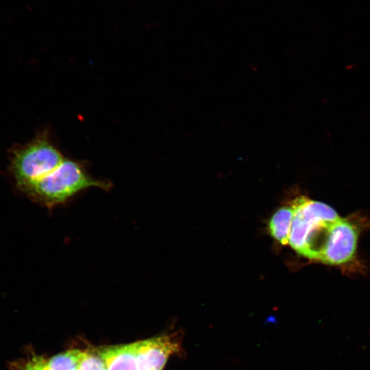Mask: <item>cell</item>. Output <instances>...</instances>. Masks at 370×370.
Masks as SVG:
<instances>
[{
  "label": "cell",
  "instance_id": "277c9868",
  "mask_svg": "<svg viewBox=\"0 0 370 370\" xmlns=\"http://www.w3.org/2000/svg\"><path fill=\"white\" fill-rule=\"evenodd\" d=\"M358 235V227L348 219L341 217L324 247L319 262L340 266L352 261Z\"/></svg>",
  "mask_w": 370,
  "mask_h": 370
},
{
  "label": "cell",
  "instance_id": "52a82bcc",
  "mask_svg": "<svg viewBox=\"0 0 370 370\" xmlns=\"http://www.w3.org/2000/svg\"><path fill=\"white\" fill-rule=\"evenodd\" d=\"M294 212L293 204L283 206L274 212L269 221L271 236L281 245L288 244Z\"/></svg>",
  "mask_w": 370,
  "mask_h": 370
},
{
  "label": "cell",
  "instance_id": "8fae6325",
  "mask_svg": "<svg viewBox=\"0 0 370 370\" xmlns=\"http://www.w3.org/2000/svg\"><path fill=\"white\" fill-rule=\"evenodd\" d=\"M102 370H108V369H107V368H106V369H102Z\"/></svg>",
  "mask_w": 370,
  "mask_h": 370
},
{
  "label": "cell",
  "instance_id": "9c48e42d",
  "mask_svg": "<svg viewBox=\"0 0 370 370\" xmlns=\"http://www.w3.org/2000/svg\"><path fill=\"white\" fill-rule=\"evenodd\" d=\"M106 368V363L99 355L86 352L79 370H102Z\"/></svg>",
  "mask_w": 370,
  "mask_h": 370
},
{
  "label": "cell",
  "instance_id": "5b68a950",
  "mask_svg": "<svg viewBox=\"0 0 370 370\" xmlns=\"http://www.w3.org/2000/svg\"><path fill=\"white\" fill-rule=\"evenodd\" d=\"M180 349V343L173 334L136 342L137 370H162Z\"/></svg>",
  "mask_w": 370,
  "mask_h": 370
},
{
  "label": "cell",
  "instance_id": "3957f363",
  "mask_svg": "<svg viewBox=\"0 0 370 370\" xmlns=\"http://www.w3.org/2000/svg\"><path fill=\"white\" fill-rule=\"evenodd\" d=\"M64 159L60 151L43 134L13 152L10 171L21 190L54 170Z\"/></svg>",
  "mask_w": 370,
  "mask_h": 370
},
{
  "label": "cell",
  "instance_id": "8992f818",
  "mask_svg": "<svg viewBox=\"0 0 370 370\" xmlns=\"http://www.w3.org/2000/svg\"><path fill=\"white\" fill-rule=\"evenodd\" d=\"M99 355L108 370H137L136 343L107 347Z\"/></svg>",
  "mask_w": 370,
  "mask_h": 370
},
{
  "label": "cell",
  "instance_id": "7a4b0ae2",
  "mask_svg": "<svg viewBox=\"0 0 370 370\" xmlns=\"http://www.w3.org/2000/svg\"><path fill=\"white\" fill-rule=\"evenodd\" d=\"M111 186L110 182L92 177L79 162L64 158L54 170L21 190L36 203L52 208L87 188L108 190Z\"/></svg>",
  "mask_w": 370,
  "mask_h": 370
},
{
  "label": "cell",
  "instance_id": "6da1fadb",
  "mask_svg": "<svg viewBox=\"0 0 370 370\" xmlns=\"http://www.w3.org/2000/svg\"><path fill=\"white\" fill-rule=\"evenodd\" d=\"M295 212L288 244L299 255L320 261L323 248L341 217L330 206L304 196L293 201Z\"/></svg>",
  "mask_w": 370,
  "mask_h": 370
},
{
  "label": "cell",
  "instance_id": "30bf717a",
  "mask_svg": "<svg viewBox=\"0 0 370 370\" xmlns=\"http://www.w3.org/2000/svg\"><path fill=\"white\" fill-rule=\"evenodd\" d=\"M25 370H47V360L41 357L34 358L27 364Z\"/></svg>",
  "mask_w": 370,
  "mask_h": 370
},
{
  "label": "cell",
  "instance_id": "ba28073f",
  "mask_svg": "<svg viewBox=\"0 0 370 370\" xmlns=\"http://www.w3.org/2000/svg\"><path fill=\"white\" fill-rule=\"evenodd\" d=\"M86 352L71 349L58 354L47 361V370H79Z\"/></svg>",
  "mask_w": 370,
  "mask_h": 370
}]
</instances>
